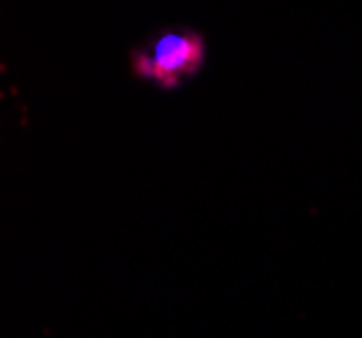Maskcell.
Masks as SVG:
<instances>
[{"mask_svg": "<svg viewBox=\"0 0 362 338\" xmlns=\"http://www.w3.org/2000/svg\"><path fill=\"white\" fill-rule=\"evenodd\" d=\"M203 57H206V47L197 33L170 30L163 33L151 44V49L138 52L136 71L154 84L176 87L203 65Z\"/></svg>", "mask_w": 362, "mask_h": 338, "instance_id": "6da1fadb", "label": "cell"}]
</instances>
